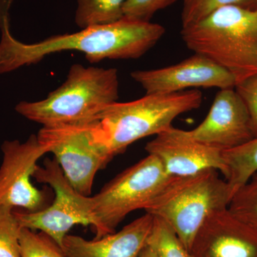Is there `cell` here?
I'll list each match as a JSON object with an SVG mask.
<instances>
[{
  "label": "cell",
  "instance_id": "1",
  "mask_svg": "<svg viewBox=\"0 0 257 257\" xmlns=\"http://www.w3.org/2000/svg\"><path fill=\"white\" fill-rule=\"evenodd\" d=\"M10 9H0V74L36 64L47 55L78 51L91 63L105 59L128 60L145 55L165 33L162 25L123 18L116 23L55 35L37 43L25 44L10 33Z\"/></svg>",
  "mask_w": 257,
  "mask_h": 257
},
{
  "label": "cell",
  "instance_id": "2",
  "mask_svg": "<svg viewBox=\"0 0 257 257\" xmlns=\"http://www.w3.org/2000/svg\"><path fill=\"white\" fill-rule=\"evenodd\" d=\"M202 102V92L197 89L147 94L135 101H116L96 116V140L112 159L135 142L172 127L177 116L198 109Z\"/></svg>",
  "mask_w": 257,
  "mask_h": 257
},
{
  "label": "cell",
  "instance_id": "3",
  "mask_svg": "<svg viewBox=\"0 0 257 257\" xmlns=\"http://www.w3.org/2000/svg\"><path fill=\"white\" fill-rule=\"evenodd\" d=\"M181 35L189 50L226 69L236 84L257 73V9L221 7Z\"/></svg>",
  "mask_w": 257,
  "mask_h": 257
},
{
  "label": "cell",
  "instance_id": "4",
  "mask_svg": "<svg viewBox=\"0 0 257 257\" xmlns=\"http://www.w3.org/2000/svg\"><path fill=\"white\" fill-rule=\"evenodd\" d=\"M119 86L116 69L74 64L65 82L45 99L20 101L15 110L42 126L90 122L106 106L117 101Z\"/></svg>",
  "mask_w": 257,
  "mask_h": 257
},
{
  "label": "cell",
  "instance_id": "5",
  "mask_svg": "<svg viewBox=\"0 0 257 257\" xmlns=\"http://www.w3.org/2000/svg\"><path fill=\"white\" fill-rule=\"evenodd\" d=\"M231 194L225 179L214 170L188 176L170 177L145 209L175 230L191 251L198 231L214 211L229 207Z\"/></svg>",
  "mask_w": 257,
  "mask_h": 257
},
{
  "label": "cell",
  "instance_id": "6",
  "mask_svg": "<svg viewBox=\"0 0 257 257\" xmlns=\"http://www.w3.org/2000/svg\"><path fill=\"white\" fill-rule=\"evenodd\" d=\"M170 176L154 155L128 167L90 197L92 226L95 239L115 232L130 213L150 205Z\"/></svg>",
  "mask_w": 257,
  "mask_h": 257
},
{
  "label": "cell",
  "instance_id": "7",
  "mask_svg": "<svg viewBox=\"0 0 257 257\" xmlns=\"http://www.w3.org/2000/svg\"><path fill=\"white\" fill-rule=\"evenodd\" d=\"M95 122L42 126L37 135L71 185L84 196L92 194L96 173L111 160L96 140Z\"/></svg>",
  "mask_w": 257,
  "mask_h": 257
},
{
  "label": "cell",
  "instance_id": "8",
  "mask_svg": "<svg viewBox=\"0 0 257 257\" xmlns=\"http://www.w3.org/2000/svg\"><path fill=\"white\" fill-rule=\"evenodd\" d=\"M32 177L50 186L55 197L50 206L41 210L15 211L22 228L40 230L62 247L64 237L74 226H92L90 197L74 189L55 159L47 158L43 166L37 165Z\"/></svg>",
  "mask_w": 257,
  "mask_h": 257
},
{
  "label": "cell",
  "instance_id": "9",
  "mask_svg": "<svg viewBox=\"0 0 257 257\" xmlns=\"http://www.w3.org/2000/svg\"><path fill=\"white\" fill-rule=\"evenodd\" d=\"M1 150L0 205L28 211L41 210L45 195L30 179L38 160L48 153L46 147L40 143L37 135H31L24 143L19 140L5 141Z\"/></svg>",
  "mask_w": 257,
  "mask_h": 257
},
{
  "label": "cell",
  "instance_id": "10",
  "mask_svg": "<svg viewBox=\"0 0 257 257\" xmlns=\"http://www.w3.org/2000/svg\"><path fill=\"white\" fill-rule=\"evenodd\" d=\"M131 77L147 94H172L189 88H234V76L220 65L199 54L163 68L138 70Z\"/></svg>",
  "mask_w": 257,
  "mask_h": 257
},
{
  "label": "cell",
  "instance_id": "11",
  "mask_svg": "<svg viewBox=\"0 0 257 257\" xmlns=\"http://www.w3.org/2000/svg\"><path fill=\"white\" fill-rule=\"evenodd\" d=\"M148 155L160 161L170 177L188 176L214 170L227 175L222 150L204 145L173 126L159 134L145 146Z\"/></svg>",
  "mask_w": 257,
  "mask_h": 257
},
{
  "label": "cell",
  "instance_id": "12",
  "mask_svg": "<svg viewBox=\"0 0 257 257\" xmlns=\"http://www.w3.org/2000/svg\"><path fill=\"white\" fill-rule=\"evenodd\" d=\"M187 133L199 143L222 151L254 138L247 108L234 88L220 89L204 121Z\"/></svg>",
  "mask_w": 257,
  "mask_h": 257
},
{
  "label": "cell",
  "instance_id": "13",
  "mask_svg": "<svg viewBox=\"0 0 257 257\" xmlns=\"http://www.w3.org/2000/svg\"><path fill=\"white\" fill-rule=\"evenodd\" d=\"M194 257H257V229L229 208L211 213L196 235Z\"/></svg>",
  "mask_w": 257,
  "mask_h": 257
},
{
  "label": "cell",
  "instance_id": "14",
  "mask_svg": "<svg viewBox=\"0 0 257 257\" xmlns=\"http://www.w3.org/2000/svg\"><path fill=\"white\" fill-rule=\"evenodd\" d=\"M153 216L145 215L126 225L118 232L87 240L68 235L62 249L65 257H140L151 231Z\"/></svg>",
  "mask_w": 257,
  "mask_h": 257
},
{
  "label": "cell",
  "instance_id": "15",
  "mask_svg": "<svg viewBox=\"0 0 257 257\" xmlns=\"http://www.w3.org/2000/svg\"><path fill=\"white\" fill-rule=\"evenodd\" d=\"M231 198L257 172V137L241 146L223 151Z\"/></svg>",
  "mask_w": 257,
  "mask_h": 257
},
{
  "label": "cell",
  "instance_id": "16",
  "mask_svg": "<svg viewBox=\"0 0 257 257\" xmlns=\"http://www.w3.org/2000/svg\"><path fill=\"white\" fill-rule=\"evenodd\" d=\"M126 0H77L75 23L79 28L109 25L124 18Z\"/></svg>",
  "mask_w": 257,
  "mask_h": 257
},
{
  "label": "cell",
  "instance_id": "17",
  "mask_svg": "<svg viewBox=\"0 0 257 257\" xmlns=\"http://www.w3.org/2000/svg\"><path fill=\"white\" fill-rule=\"evenodd\" d=\"M147 244L153 249L157 257H194L172 226L156 216H153Z\"/></svg>",
  "mask_w": 257,
  "mask_h": 257
},
{
  "label": "cell",
  "instance_id": "18",
  "mask_svg": "<svg viewBox=\"0 0 257 257\" xmlns=\"http://www.w3.org/2000/svg\"><path fill=\"white\" fill-rule=\"evenodd\" d=\"M231 5L257 9V0H183L181 16L182 28L197 23L221 7Z\"/></svg>",
  "mask_w": 257,
  "mask_h": 257
},
{
  "label": "cell",
  "instance_id": "19",
  "mask_svg": "<svg viewBox=\"0 0 257 257\" xmlns=\"http://www.w3.org/2000/svg\"><path fill=\"white\" fill-rule=\"evenodd\" d=\"M20 257H65L62 248L45 233L22 228L20 234Z\"/></svg>",
  "mask_w": 257,
  "mask_h": 257
},
{
  "label": "cell",
  "instance_id": "20",
  "mask_svg": "<svg viewBox=\"0 0 257 257\" xmlns=\"http://www.w3.org/2000/svg\"><path fill=\"white\" fill-rule=\"evenodd\" d=\"M228 208L257 229V172L234 193Z\"/></svg>",
  "mask_w": 257,
  "mask_h": 257
},
{
  "label": "cell",
  "instance_id": "21",
  "mask_svg": "<svg viewBox=\"0 0 257 257\" xmlns=\"http://www.w3.org/2000/svg\"><path fill=\"white\" fill-rule=\"evenodd\" d=\"M21 229L15 209L0 205V257H20Z\"/></svg>",
  "mask_w": 257,
  "mask_h": 257
},
{
  "label": "cell",
  "instance_id": "22",
  "mask_svg": "<svg viewBox=\"0 0 257 257\" xmlns=\"http://www.w3.org/2000/svg\"><path fill=\"white\" fill-rule=\"evenodd\" d=\"M177 0H126L124 18L139 21L150 22L157 12L168 8Z\"/></svg>",
  "mask_w": 257,
  "mask_h": 257
},
{
  "label": "cell",
  "instance_id": "23",
  "mask_svg": "<svg viewBox=\"0 0 257 257\" xmlns=\"http://www.w3.org/2000/svg\"><path fill=\"white\" fill-rule=\"evenodd\" d=\"M235 90L247 108L253 136L257 137V73L237 83Z\"/></svg>",
  "mask_w": 257,
  "mask_h": 257
},
{
  "label": "cell",
  "instance_id": "24",
  "mask_svg": "<svg viewBox=\"0 0 257 257\" xmlns=\"http://www.w3.org/2000/svg\"><path fill=\"white\" fill-rule=\"evenodd\" d=\"M140 257H157L156 253L150 246L146 244L143 251L140 253Z\"/></svg>",
  "mask_w": 257,
  "mask_h": 257
}]
</instances>
